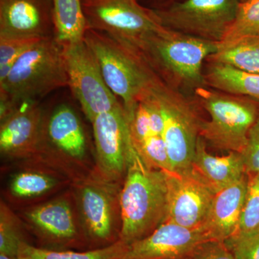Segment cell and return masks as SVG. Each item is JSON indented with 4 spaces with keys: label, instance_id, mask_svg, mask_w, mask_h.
Listing matches in <instances>:
<instances>
[{
    "label": "cell",
    "instance_id": "obj_11",
    "mask_svg": "<svg viewBox=\"0 0 259 259\" xmlns=\"http://www.w3.org/2000/svg\"><path fill=\"white\" fill-rule=\"evenodd\" d=\"M212 239L204 228L165 221L149 236L131 244L122 259H191L201 243Z\"/></svg>",
    "mask_w": 259,
    "mask_h": 259
},
{
    "label": "cell",
    "instance_id": "obj_9",
    "mask_svg": "<svg viewBox=\"0 0 259 259\" xmlns=\"http://www.w3.org/2000/svg\"><path fill=\"white\" fill-rule=\"evenodd\" d=\"M63 47L71 93L90 122L120 105L107 87L97 59L84 40Z\"/></svg>",
    "mask_w": 259,
    "mask_h": 259
},
{
    "label": "cell",
    "instance_id": "obj_28",
    "mask_svg": "<svg viewBox=\"0 0 259 259\" xmlns=\"http://www.w3.org/2000/svg\"><path fill=\"white\" fill-rule=\"evenodd\" d=\"M134 145L139 156L148 166L165 172H172L163 136H151Z\"/></svg>",
    "mask_w": 259,
    "mask_h": 259
},
{
    "label": "cell",
    "instance_id": "obj_15",
    "mask_svg": "<svg viewBox=\"0 0 259 259\" xmlns=\"http://www.w3.org/2000/svg\"><path fill=\"white\" fill-rule=\"evenodd\" d=\"M248 176L214 194L202 228L212 239L226 241L236 235L245 195Z\"/></svg>",
    "mask_w": 259,
    "mask_h": 259
},
{
    "label": "cell",
    "instance_id": "obj_16",
    "mask_svg": "<svg viewBox=\"0 0 259 259\" xmlns=\"http://www.w3.org/2000/svg\"><path fill=\"white\" fill-rule=\"evenodd\" d=\"M191 172L214 194L246 175L241 153L229 152L227 156H213L206 149L204 140L201 137L197 141Z\"/></svg>",
    "mask_w": 259,
    "mask_h": 259
},
{
    "label": "cell",
    "instance_id": "obj_1",
    "mask_svg": "<svg viewBox=\"0 0 259 259\" xmlns=\"http://www.w3.org/2000/svg\"><path fill=\"white\" fill-rule=\"evenodd\" d=\"M69 86L63 47L47 37L25 51L0 83V119L8 118L22 103L37 101Z\"/></svg>",
    "mask_w": 259,
    "mask_h": 259
},
{
    "label": "cell",
    "instance_id": "obj_23",
    "mask_svg": "<svg viewBox=\"0 0 259 259\" xmlns=\"http://www.w3.org/2000/svg\"><path fill=\"white\" fill-rule=\"evenodd\" d=\"M127 244L120 240L104 248L88 251H58L36 248L23 242L20 245L19 256L22 259H122Z\"/></svg>",
    "mask_w": 259,
    "mask_h": 259
},
{
    "label": "cell",
    "instance_id": "obj_34",
    "mask_svg": "<svg viewBox=\"0 0 259 259\" xmlns=\"http://www.w3.org/2000/svg\"><path fill=\"white\" fill-rule=\"evenodd\" d=\"M0 259H22L19 255L17 256H11V255H8L5 254H2L0 253Z\"/></svg>",
    "mask_w": 259,
    "mask_h": 259
},
{
    "label": "cell",
    "instance_id": "obj_27",
    "mask_svg": "<svg viewBox=\"0 0 259 259\" xmlns=\"http://www.w3.org/2000/svg\"><path fill=\"white\" fill-rule=\"evenodd\" d=\"M23 240L15 215L6 204L1 202L0 207V253L17 256Z\"/></svg>",
    "mask_w": 259,
    "mask_h": 259
},
{
    "label": "cell",
    "instance_id": "obj_35",
    "mask_svg": "<svg viewBox=\"0 0 259 259\" xmlns=\"http://www.w3.org/2000/svg\"><path fill=\"white\" fill-rule=\"evenodd\" d=\"M245 1V0H241V2Z\"/></svg>",
    "mask_w": 259,
    "mask_h": 259
},
{
    "label": "cell",
    "instance_id": "obj_19",
    "mask_svg": "<svg viewBox=\"0 0 259 259\" xmlns=\"http://www.w3.org/2000/svg\"><path fill=\"white\" fill-rule=\"evenodd\" d=\"M26 215L29 222L54 243H68L77 238L74 214L66 201L58 199L41 204L30 209Z\"/></svg>",
    "mask_w": 259,
    "mask_h": 259
},
{
    "label": "cell",
    "instance_id": "obj_3",
    "mask_svg": "<svg viewBox=\"0 0 259 259\" xmlns=\"http://www.w3.org/2000/svg\"><path fill=\"white\" fill-rule=\"evenodd\" d=\"M83 40L97 59L107 87L122 101L128 120L159 76L141 53L104 32L88 28Z\"/></svg>",
    "mask_w": 259,
    "mask_h": 259
},
{
    "label": "cell",
    "instance_id": "obj_14",
    "mask_svg": "<svg viewBox=\"0 0 259 259\" xmlns=\"http://www.w3.org/2000/svg\"><path fill=\"white\" fill-rule=\"evenodd\" d=\"M42 125L44 115L37 102L22 103L1 122V153L10 157H23L35 152L41 144Z\"/></svg>",
    "mask_w": 259,
    "mask_h": 259
},
{
    "label": "cell",
    "instance_id": "obj_31",
    "mask_svg": "<svg viewBox=\"0 0 259 259\" xmlns=\"http://www.w3.org/2000/svg\"><path fill=\"white\" fill-rule=\"evenodd\" d=\"M245 173L259 172V110L254 124L248 134V141L243 152Z\"/></svg>",
    "mask_w": 259,
    "mask_h": 259
},
{
    "label": "cell",
    "instance_id": "obj_10",
    "mask_svg": "<svg viewBox=\"0 0 259 259\" xmlns=\"http://www.w3.org/2000/svg\"><path fill=\"white\" fill-rule=\"evenodd\" d=\"M92 124L100 168L107 177L119 178L126 174L136 151L122 104L99 115Z\"/></svg>",
    "mask_w": 259,
    "mask_h": 259
},
{
    "label": "cell",
    "instance_id": "obj_26",
    "mask_svg": "<svg viewBox=\"0 0 259 259\" xmlns=\"http://www.w3.org/2000/svg\"><path fill=\"white\" fill-rule=\"evenodd\" d=\"M247 176L246 195L237 233H250L259 230V172L249 174Z\"/></svg>",
    "mask_w": 259,
    "mask_h": 259
},
{
    "label": "cell",
    "instance_id": "obj_32",
    "mask_svg": "<svg viewBox=\"0 0 259 259\" xmlns=\"http://www.w3.org/2000/svg\"><path fill=\"white\" fill-rule=\"evenodd\" d=\"M191 259H236L226 242L210 239L197 247Z\"/></svg>",
    "mask_w": 259,
    "mask_h": 259
},
{
    "label": "cell",
    "instance_id": "obj_21",
    "mask_svg": "<svg viewBox=\"0 0 259 259\" xmlns=\"http://www.w3.org/2000/svg\"><path fill=\"white\" fill-rule=\"evenodd\" d=\"M56 41L61 47L83 40L88 30L82 0H52Z\"/></svg>",
    "mask_w": 259,
    "mask_h": 259
},
{
    "label": "cell",
    "instance_id": "obj_20",
    "mask_svg": "<svg viewBox=\"0 0 259 259\" xmlns=\"http://www.w3.org/2000/svg\"><path fill=\"white\" fill-rule=\"evenodd\" d=\"M205 76L206 83L221 92L243 95L259 101V74L235 69L229 65L212 62Z\"/></svg>",
    "mask_w": 259,
    "mask_h": 259
},
{
    "label": "cell",
    "instance_id": "obj_12",
    "mask_svg": "<svg viewBox=\"0 0 259 259\" xmlns=\"http://www.w3.org/2000/svg\"><path fill=\"white\" fill-rule=\"evenodd\" d=\"M166 174L167 212L165 221L190 229L202 228L214 192L192 172L187 175L175 172Z\"/></svg>",
    "mask_w": 259,
    "mask_h": 259
},
{
    "label": "cell",
    "instance_id": "obj_25",
    "mask_svg": "<svg viewBox=\"0 0 259 259\" xmlns=\"http://www.w3.org/2000/svg\"><path fill=\"white\" fill-rule=\"evenodd\" d=\"M54 177L39 172H22L11 181V193L19 198H30L47 193L56 185Z\"/></svg>",
    "mask_w": 259,
    "mask_h": 259
},
{
    "label": "cell",
    "instance_id": "obj_29",
    "mask_svg": "<svg viewBox=\"0 0 259 259\" xmlns=\"http://www.w3.org/2000/svg\"><path fill=\"white\" fill-rule=\"evenodd\" d=\"M42 39L0 37V83L6 79L19 58Z\"/></svg>",
    "mask_w": 259,
    "mask_h": 259
},
{
    "label": "cell",
    "instance_id": "obj_18",
    "mask_svg": "<svg viewBox=\"0 0 259 259\" xmlns=\"http://www.w3.org/2000/svg\"><path fill=\"white\" fill-rule=\"evenodd\" d=\"M79 200L89 235L95 241L111 240L115 227V212L107 189L97 184H88L80 192Z\"/></svg>",
    "mask_w": 259,
    "mask_h": 259
},
{
    "label": "cell",
    "instance_id": "obj_17",
    "mask_svg": "<svg viewBox=\"0 0 259 259\" xmlns=\"http://www.w3.org/2000/svg\"><path fill=\"white\" fill-rule=\"evenodd\" d=\"M44 139L70 158L81 159L86 154L82 124L74 109L66 104L56 107L42 125L41 141Z\"/></svg>",
    "mask_w": 259,
    "mask_h": 259
},
{
    "label": "cell",
    "instance_id": "obj_8",
    "mask_svg": "<svg viewBox=\"0 0 259 259\" xmlns=\"http://www.w3.org/2000/svg\"><path fill=\"white\" fill-rule=\"evenodd\" d=\"M241 2L184 0L152 11L164 28L220 42L234 21Z\"/></svg>",
    "mask_w": 259,
    "mask_h": 259
},
{
    "label": "cell",
    "instance_id": "obj_33",
    "mask_svg": "<svg viewBox=\"0 0 259 259\" xmlns=\"http://www.w3.org/2000/svg\"><path fill=\"white\" fill-rule=\"evenodd\" d=\"M143 1H144V0H138V2H139L140 4H141V3H143ZM151 5H150L149 8H148V9L151 10L159 9L160 7H161V1H162V0H151Z\"/></svg>",
    "mask_w": 259,
    "mask_h": 259
},
{
    "label": "cell",
    "instance_id": "obj_7",
    "mask_svg": "<svg viewBox=\"0 0 259 259\" xmlns=\"http://www.w3.org/2000/svg\"><path fill=\"white\" fill-rule=\"evenodd\" d=\"M88 28L104 32L139 51L145 39L163 26L138 0H82Z\"/></svg>",
    "mask_w": 259,
    "mask_h": 259
},
{
    "label": "cell",
    "instance_id": "obj_22",
    "mask_svg": "<svg viewBox=\"0 0 259 259\" xmlns=\"http://www.w3.org/2000/svg\"><path fill=\"white\" fill-rule=\"evenodd\" d=\"M208 59L211 62L229 65L240 71L259 74V35L220 42L218 51Z\"/></svg>",
    "mask_w": 259,
    "mask_h": 259
},
{
    "label": "cell",
    "instance_id": "obj_6",
    "mask_svg": "<svg viewBox=\"0 0 259 259\" xmlns=\"http://www.w3.org/2000/svg\"><path fill=\"white\" fill-rule=\"evenodd\" d=\"M151 91L156 97L163 121V139L172 172L187 175L192 171L201 120L188 101L160 77Z\"/></svg>",
    "mask_w": 259,
    "mask_h": 259
},
{
    "label": "cell",
    "instance_id": "obj_24",
    "mask_svg": "<svg viewBox=\"0 0 259 259\" xmlns=\"http://www.w3.org/2000/svg\"><path fill=\"white\" fill-rule=\"evenodd\" d=\"M249 35H259V0L240 3L236 18L221 42Z\"/></svg>",
    "mask_w": 259,
    "mask_h": 259
},
{
    "label": "cell",
    "instance_id": "obj_2",
    "mask_svg": "<svg viewBox=\"0 0 259 259\" xmlns=\"http://www.w3.org/2000/svg\"><path fill=\"white\" fill-rule=\"evenodd\" d=\"M125 175L120 195L119 240L131 244L149 236L166 220V174L148 166L136 151Z\"/></svg>",
    "mask_w": 259,
    "mask_h": 259
},
{
    "label": "cell",
    "instance_id": "obj_13",
    "mask_svg": "<svg viewBox=\"0 0 259 259\" xmlns=\"http://www.w3.org/2000/svg\"><path fill=\"white\" fill-rule=\"evenodd\" d=\"M52 0H0V37H54Z\"/></svg>",
    "mask_w": 259,
    "mask_h": 259
},
{
    "label": "cell",
    "instance_id": "obj_30",
    "mask_svg": "<svg viewBox=\"0 0 259 259\" xmlns=\"http://www.w3.org/2000/svg\"><path fill=\"white\" fill-rule=\"evenodd\" d=\"M225 242L236 259H259V230L237 233Z\"/></svg>",
    "mask_w": 259,
    "mask_h": 259
},
{
    "label": "cell",
    "instance_id": "obj_5",
    "mask_svg": "<svg viewBox=\"0 0 259 259\" xmlns=\"http://www.w3.org/2000/svg\"><path fill=\"white\" fill-rule=\"evenodd\" d=\"M210 119L201 121L199 136L213 147L242 153L258 110L253 102L236 95L202 88L196 90Z\"/></svg>",
    "mask_w": 259,
    "mask_h": 259
},
{
    "label": "cell",
    "instance_id": "obj_4",
    "mask_svg": "<svg viewBox=\"0 0 259 259\" xmlns=\"http://www.w3.org/2000/svg\"><path fill=\"white\" fill-rule=\"evenodd\" d=\"M218 44L163 27L145 39L139 51L155 72L196 91L206 83L202 65Z\"/></svg>",
    "mask_w": 259,
    "mask_h": 259
}]
</instances>
